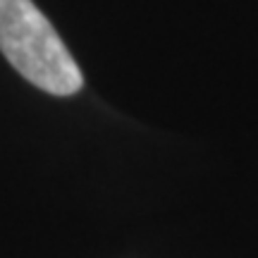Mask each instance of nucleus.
Returning <instances> with one entry per match:
<instances>
[{
	"label": "nucleus",
	"instance_id": "nucleus-1",
	"mask_svg": "<svg viewBox=\"0 0 258 258\" xmlns=\"http://www.w3.org/2000/svg\"><path fill=\"white\" fill-rule=\"evenodd\" d=\"M0 50L27 82L46 93L72 96L84 86L79 64L31 0H0Z\"/></svg>",
	"mask_w": 258,
	"mask_h": 258
}]
</instances>
